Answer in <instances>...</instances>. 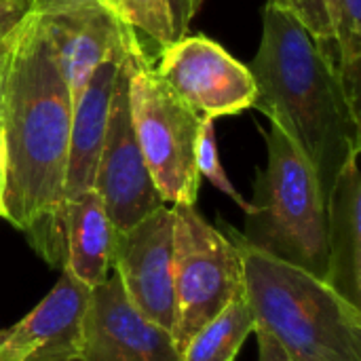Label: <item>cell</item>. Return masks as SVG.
Masks as SVG:
<instances>
[{
    "mask_svg": "<svg viewBox=\"0 0 361 361\" xmlns=\"http://www.w3.org/2000/svg\"><path fill=\"white\" fill-rule=\"evenodd\" d=\"M63 267L85 286L95 288L110 275L118 231L108 218L102 199L91 188L63 203L61 209Z\"/></svg>",
    "mask_w": 361,
    "mask_h": 361,
    "instance_id": "obj_15",
    "label": "cell"
},
{
    "mask_svg": "<svg viewBox=\"0 0 361 361\" xmlns=\"http://www.w3.org/2000/svg\"><path fill=\"white\" fill-rule=\"evenodd\" d=\"M254 330V313L245 296H241L190 336L182 349V361H235L239 349Z\"/></svg>",
    "mask_w": 361,
    "mask_h": 361,
    "instance_id": "obj_16",
    "label": "cell"
},
{
    "mask_svg": "<svg viewBox=\"0 0 361 361\" xmlns=\"http://www.w3.org/2000/svg\"><path fill=\"white\" fill-rule=\"evenodd\" d=\"M336 61L351 106L360 112L361 0H336Z\"/></svg>",
    "mask_w": 361,
    "mask_h": 361,
    "instance_id": "obj_17",
    "label": "cell"
},
{
    "mask_svg": "<svg viewBox=\"0 0 361 361\" xmlns=\"http://www.w3.org/2000/svg\"><path fill=\"white\" fill-rule=\"evenodd\" d=\"M125 51H127V47L118 55L106 59L91 74L85 89L80 91V95L76 97V102L72 106L63 203L93 188L95 169H97L99 152L104 146L106 129H108L114 85H116V76H118Z\"/></svg>",
    "mask_w": 361,
    "mask_h": 361,
    "instance_id": "obj_14",
    "label": "cell"
},
{
    "mask_svg": "<svg viewBox=\"0 0 361 361\" xmlns=\"http://www.w3.org/2000/svg\"><path fill=\"white\" fill-rule=\"evenodd\" d=\"M258 338V361H298L294 360L271 334L264 330H254Z\"/></svg>",
    "mask_w": 361,
    "mask_h": 361,
    "instance_id": "obj_24",
    "label": "cell"
},
{
    "mask_svg": "<svg viewBox=\"0 0 361 361\" xmlns=\"http://www.w3.org/2000/svg\"><path fill=\"white\" fill-rule=\"evenodd\" d=\"M23 27V25H21ZM17 34H13L8 40L0 44V114H2V97H4V74H6V61H8V51Z\"/></svg>",
    "mask_w": 361,
    "mask_h": 361,
    "instance_id": "obj_25",
    "label": "cell"
},
{
    "mask_svg": "<svg viewBox=\"0 0 361 361\" xmlns=\"http://www.w3.org/2000/svg\"><path fill=\"white\" fill-rule=\"evenodd\" d=\"M360 152L343 163L326 195L328 269L324 281L361 311Z\"/></svg>",
    "mask_w": 361,
    "mask_h": 361,
    "instance_id": "obj_13",
    "label": "cell"
},
{
    "mask_svg": "<svg viewBox=\"0 0 361 361\" xmlns=\"http://www.w3.org/2000/svg\"><path fill=\"white\" fill-rule=\"evenodd\" d=\"M82 361H182L173 334L140 313L116 275L91 288Z\"/></svg>",
    "mask_w": 361,
    "mask_h": 361,
    "instance_id": "obj_10",
    "label": "cell"
},
{
    "mask_svg": "<svg viewBox=\"0 0 361 361\" xmlns=\"http://www.w3.org/2000/svg\"><path fill=\"white\" fill-rule=\"evenodd\" d=\"M0 336H2V330H0Z\"/></svg>",
    "mask_w": 361,
    "mask_h": 361,
    "instance_id": "obj_27",
    "label": "cell"
},
{
    "mask_svg": "<svg viewBox=\"0 0 361 361\" xmlns=\"http://www.w3.org/2000/svg\"><path fill=\"white\" fill-rule=\"evenodd\" d=\"M87 4L104 6L123 19L118 0H36V13H49V11H61V8H72V6H87Z\"/></svg>",
    "mask_w": 361,
    "mask_h": 361,
    "instance_id": "obj_23",
    "label": "cell"
},
{
    "mask_svg": "<svg viewBox=\"0 0 361 361\" xmlns=\"http://www.w3.org/2000/svg\"><path fill=\"white\" fill-rule=\"evenodd\" d=\"M264 140L267 167L258 171L239 237L324 279L328 269L326 188L311 161L275 123Z\"/></svg>",
    "mask_w": 361,
    "mask_h": 361,
    "instance_id": "obj_4",
    "label": "cell"
},
{
    "mask_svg": "<svg viewBox=\"0 0 361 361\" xmlns=\"http://www.w3.org/2000/svg\"><path fill=\"white\" fill-rule=\"evenodd\" d=\"M288 8L319 42L334 47L336 38V0H271Z\"/></svg>",
    "mask_w": 361,
    "mask_h": 361,
    "instance_id": "obj_20",
    "label": "cell"
},
{
    "mask_svg": "<svg viewBox=\"0 0 361 361\" xmlns=\"http://www.w3.org/2000/svg\"><path fill=\"white\" fill-rule=\"evenodd\" d=\"M159 51L157 74L201 121L254 108L256 82L250 68L216 40L186 34Z\"/></svg>",
    "mask_w": 361,
    "mask_h": 361,
    "instance_id": "obj_7",
    "label": "cell"
},
{
    "mask_svg": "<svg viewBox=\"0 0 361 361\" xmlns=\"http://www.w3.org/2000/svg\"><path fill=\"white\" fill-rule=\"evenodd\" d=\"M197 169L201 178H207L220 192H224L226 197H231L243 212L250 209V201H245L237 188L233 186V182L226 176V169L220 163V154H218V144H216V129H214V121L203 118L201 127H199V137H197Z\"/></svg>",
    "mask_w": 361,
    "mask_h": 361,
    "instance_id": "obj_19",
    "label": "cell"
},
{
    "mask_svg": "<svg viewBox=\"0 0 361 361\" xmlns=\"http://www.w3.org/2000/svg\"><path fill=\"white\" fill-rule=\"evenodd\" d=\"M129 108L150 178L167 205H195L201 176L197 137L201 118L169 89L140 40L129 49Z\"/></svg>",
    "mask_w": 361,
    "mask_h": 361,
    "instance_id": "obj_5",
    "label": "cell"
},
{
    "mask_svg": "<svg viewBox=\"0 0 361 361\" xmlns=\"http://www.w3.org/2000/svg\"><path fill=\"white\" fill-rule=\"evenodd\" d=\"M247 68L256 82L254 108L311 161L328 195L343 163L361 150L360 112L347 97L336 55L269 0L260 47Z\"/></svg>",
    "mask_w": 361,
    "mask_h": 361,
    "instance_id": "obj_2",
    "label": "cell"
},
{
    "mask_svg": "<svg viewBox=\"0 0 361 361\" xmlns=\"http://www.w3.org/2000/svg\"><path fill=\"white\" fill-rule=\"evenodd\" d=\"M137 36L127 44L125 57L114 85L112 108L108 118V129L104 146L99 152L93 190L102 199V205L118 233L129 231L140 220L150 216L161 205H167L148 171L144 154L140 150L131 108H129V49Z\"/></svg>",
    "mask_w": 361,
    "mask_h": 361,
    "instance_id": "obj_8",
    "label": "cell"
},
{
    "mask_svg": "<svg viewBox=\"0 0 361 361\" xmlns=\"http://www.w3.org/2000/svg\"><path fill=\"white\" fill-rule=\"evenodd\" d=\"M123 21L133 30L150 38L159 49L173 42V25L167 0H118Z\"/></svg>",
    "mask_w": 361,
    "mask_h": 361,
    "instance_id": "obj_18",
    "label": "cell"
},
{
    "mask_svg": "<svg viewBox=\"0 0 361 361\" xmlns=\"http://www.w3.org/2000/svg\"><path fill=\"white\" fill-rule=\"evenodd\" d=\"M72 97L34 13L17 32L6 61L0 131L6 150L2 218L21 231L51 267H63L61 209Z\"/></svg>",
    "mask_w": 361,
    "mask_h": 361,
    "instance_id": "obj_1",
    "label": "cell"
},
{
    "mask_svg": "<svg viewBox=\"0 0 361 361\" xmlns=\"http://www.w3.org/2000/svg\"><path fill=\"white\" fill-rule=\"evenodd\" d=\"M112 269L129 302L173 334L176 271L171 205H161L129 231L118 233Z\"/></svg>",
    "mask_w": 361,
    "mask_h": 361,
    "instance_id": "obj_9",
    "label": "cell"
},
{
    "mask_svg": "<svg viewBox=\"0 0 361 361\" xmlns=\"http://www.w3.org/2000/svg\"><path fill=\"white\" fill-rule=\"evenodd\" d=\"M167 2H169L171 25H173L176 38L190 34V25H192L195 17L199 15L205 0H167Z\"/></svg>",
    "mask_w": 361,
    "mask_h": 361,
    "instance_id": "obj_22",
    "label": "cell"
},
{
    "mask_svg": "<svg viewBox=\"0 0 361 361\" xmlns=\"http://www.w3.org/2000/svg\"><path fill=\"white\" fill-rule=\"evenodd\" d=\"M173 209L176 328L182 353L190 336L245 292L243 260L237 243L212 226L195 205Z\"/></svg>",
    "mask_w": 361,
    "mask_h": 361,
    "instance_id": "obj_6",
    "label": "cell"
},
{
    "mask_svg": "<svg viewBox=\"0 0 361 361\" xmlns=\"http://www.w3.org/2000/svg\"><path fill=\"white\" fill-rule=\"evenodd\" d=\"M4 180H6V150H4V137H2V131H0V218H2V214H4V207H2Z\"/></svg>",
    "mask_w": 361,
    "mask_h": 361,
    "instance_id": "obj_26",
    "label": "cell"
},
{
    "mask_svg": "<svg viewBox=\"0 0 361 361\" xmlns=\"http://www.w3.org/2000/svg\"><path fill=\"white\" fill-rule=\"evenodd\" d=\"M243 260L245 300L256 330L298 361H361V311L311 271L247 245L224 226Z\"/></svg>",
    "mask_w": 361,
    "mask_h": 361,
    "instance_id": "obj_3",
    "label": "cell"
},
{
    "mask_svg": "<svg viewBox=\"0 0 361 361\" xmlns=\"http://www.w3.org/2000/svg\"><path fill=\"white\" fill-rule=\"evenodd\" d=\"M53 290L0 336V361H82L91 288L59 269Z\"/></svg>",
    "mask_w": 361,
    "mask_h": 361,
    "instance_id": "obj_11",
    "label": "cell"
},
{
    "mask_svg": "<svg viewBox=\"0 0 361 361\" xmlns=\"http://www.w3.org/2000/svg\"><path fill=\"white\" fill-rule=\"evenodd\" d=\"M36 13V0H0V44Z\"/></svg>",
    "mask_w": 361,
    "mask_h": 361,
    "instance_id": "obj_21",
    "label": "cell"
},
{
    "mask_svg": "<svg viewBox=\"0 0 361 361\" xmlns=\"http://www.w3.org/2000/svg\"><path fill=\"white\" fill-rule=\"evenodd\" d=\"M36 15L59 63L72 104L85 89L91 74L106 59L118 55L135 36L121 17L95 4Z\"/></svg>",
    "mask_w": 361,
    "mask_h": 361,
    "instance_id": "obj_12",
    "label": "cell"
}]
</instances>
